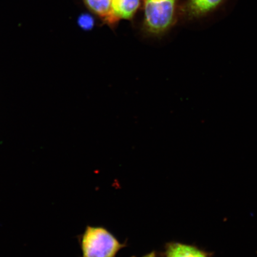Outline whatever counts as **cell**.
Listing matches in <instances>:
<instances>
[{"label":"cell","instance_id":"6","mask_svg":"<svg viewBox=\"0 0 257 257\" xmlns=\"http://www.w3.org/2000/svg\"><path fill=\"white\" fill-rule=\"evenodd\" d=\"M167 257H209L206 252L195 246L181 243H172L167 250Z\"/></svg>","mask_w":257,"mask_h":257},{"label":"cell","instance_id":"3","mask_svg":"<svg viewBox=\"0 0 257 257\" xmlns=\"http://www.w3.org/2000/svg\"><path fill=\"white\" fill-rule=\"evenodd\" d=\"M226 0H187L183 11L188 18L204 17L219 8Z\"/></svg>","mask_w":257,"mask_h":257},{"label":"cell","instance_id":"5","mask_svg":"<svg viewBox=\"0 0 257 257\" xmlns=\"http://www.w3.org/2000/svg\"><path fill=\"white\" fill-rule=\"evenodd\" d=\"M140 6V0H112L114 14L118 20H131Z\"/></svg>","mask_w":257,"mask_h":257},{"label":"cell","instance_id":"2","mask_svg":"<svg viewBox=\"0 0 257 257\" xmlns=\"http://www.w3.org/2000/svg\"><path fill=\"white\" fill-rule=\"evenodd\" d=\"M123 246L108 231L88 227L82 237L83 257H113Z\"/></svg>","mask_w":257,"mask_h":257},{"label":"cell","instance_id":"8","mask_svg":"<svg viewBox=\"0 0 257 257\" xmlns=\"http://www.w3.org/2000/svg\"><path fill=\"white\" fill-rule=\"evenodd\" d=\"M144 257H156L155 253L154 252L150 253V254L145 256Z\"/></svg>","mask_w":257,"mask_h":257},{"label":"cell","instance_id":"1","mask_svg":"<svg viewBox=\"0 0 257 257\" xmlns=\"http://www.w3.org/2000/svg\"><path fill=\"white\" fill-rule=\"evenodd\" d=\"M178 0H144V27L148 34L160 36L174 24Z\"/></svg>","mask_w":257,"mask_h":257},{"label":"cell","instance_id":"7","mask_svg":"<svg viewBox=\"0 0 257 257\" xmlns=\"http://www.w3.org/2000/svg\"><path fill=\"white\" fill-rule=\"evenodd\" d=\"M79 25L83 30L89 31L94 28L95 20L92 15L83 14L79 19Z\"/></svg>","mask_w":257,"mask_h":257},{"label":"cell","instance_id":"4","mask_svg":"<svg viewBox=\"0 0 257 257\" xmlns=\"http://www.w3.org/2000/svg\"><path fill=\"white\" fill-rule=\"evenodd\" d=\"M83 2L93 14L109 27L113 28L119 21L112 11V0H83Z\"/></svg>","mask_w":257,"mask_h":257}]
</instances>
